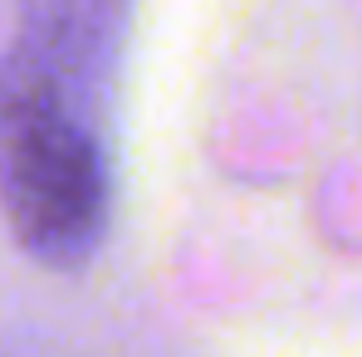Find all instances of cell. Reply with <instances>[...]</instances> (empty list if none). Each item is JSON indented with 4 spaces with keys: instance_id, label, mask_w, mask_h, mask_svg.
I'll use <instances>...</instances> for the list:
<instances>
[{
    "instance_id": "cell-1",
    "label": "cell",
    "mask_w": 362,
    "mask_h": 357,
    "mask_svg": "<svg viewBox=\"0 0 362 357\" xmlns=\"http://www.w3.org/2000/svg\"><path fill=\"white\" fill-rule=\"evenodd\" d=\"M0 206L15 240L49 269H78L103 240V152L49 83L0 93Z\"/></svg>"
}]
</instances>
